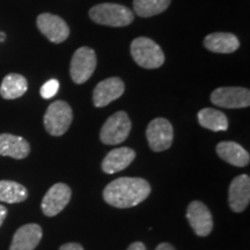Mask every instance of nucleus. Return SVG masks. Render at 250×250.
Returning a JSON list of instances; mask_svg holds the SVG:
<instances>
[{
    "label": "nucleus",
    "instance_id": "f257e3e1",
    "mask_svg": "<svg viewBox=\"0 0 250 250\" xmlns=\"http://www.w3.org/2000/svg\"><path fill=\"white\" fill-rule=\"evenodd\" d=\"M151 193V186L140 177H121L108 184L103 190L107 204L118 208H129L145 201Z\"/></svg>",
    "mask_w": 250,
    "mask_h": 250
},
{
    "label": "nucleus",
    "instance_id": "f03ea898",
    "mask_svg": "<svg viewBox=\"0 0 250 250\" xmlns=\"http://www.w3.org/2000/svg\"><path fill=\"white\" fill-rule=\"evenodd\" d=\"M89 17L95 23L108 27H125L132 23L134 14L126 6L120 4H99L89 9Z\"/></svg>",
    "mask_w": 250,
    "mask_h": 250
},
{
    "label": "nucleus",
    "instance_id": "7ed1b4c3",
    "mask_svg": "<svg viewBox=\"0 0 250 250\" xmlns=\"http://www.w3.org/2000/svg\"><path fill=\"white\" fill-rule=\"evenodd\" d=\"M133 61L144 68H158L164 65L165 55L160 45L148 37H138L131 43Z\"/></svg>",
    "mask_w": 250,
    "mask_h": 250
},
{
    "label": "nucleus",
    "instance_id": "20e7f679",
    "mask_svg": "<svg viewBox=\"0 0 250 250\" xmlns=\"http://www.w3.org/2000/svg\"><path fill=\"white\" fill-rule=\"evenodd\" d=\"M73 120V114L70 104L65 101H55L46 109L44 118V126L51 136H62L70 127Z\"/></svg>",
    "mask_w": 250,
    "mask_h": 250
},
{
    "label": "nucleus",
    "instance_id": "39448f33",
    "mask_svg": "<svg viewBox=\"0 0 250 250\" xmlns=\"http://www.w3.org/2000/svg\"><path fill=\"white\" fill-rule=\"evenodd\" d=\"M131 131V121L125 111H117L103 124L100 139L105 145H117L123 143L129 137Z\"/></svg>",
    "mask_w": 250,
    "mask_h": 250
},
{
    "label": "nucleus",
    "instance_id": "423d86ee",
    "mask_svg": "<svg viewBox=\"0 0 250 250\" xmlns=\"http://www.w3.org/2000/svg\"><path fill=\"white\" fill-rule=\"evenodd\" d=\"M96 68V54L88 46H81L74 52L71 61L70 74L78 85L85 83Z\"/></svg>",
    "mask_w": 250,
    "mask_h": 250
},
{
    "label": "nucleus",
    "instance_id": "0eeeda50",
    "mask_svg": "<svg viewBox=\"0 0 250 250\" xmlns=\"http://www.w3.org/2000/svg\"><path fill=\"white\" fill-rule=\"evenodd\" d=\"M146 137L149 148L154 152H162L168 149L173 144L174 130L170 122L159 117L153 120L146 129Z\"/></svg>",
    "mask_w": 250,
    "mask_h": 250
},
{
    "label": "nucleus",
    "instance_id": "6e6552de",
    "mask_svg": "<svg viewBox=\"0 0 250 250\" xmlns=\"http://www.w3.org/2000/svg\"><path fill=\"white\" fill-rule=\"evenodd\" d=\"M211 102L220 108H247L250 105V92L242 87H221L212 92Z\"/></svg>",
    "mask_w": 250,
    "mask_h": 250
},
{
    "label": "nucleus",
    "instance_id": "1a4fd4ad",
    "mask_svg": "<svg viewBox=\"0 0 250 250\" xmlns=\"http://www.w3.org/2000/svg\"><path fill=\"white\" fill-rule=\"evenodd\" d=\"M71 195L72 191L70 187L65 183H56L43 197L42 204H41L43 213L46 217H55L61 213L70 203Z\"/></svg>",
    "mask_w": 250,
    "mask_h": 250
},
{
    "label": "nucleus",
    "instance_id": "9d476101",
    "mask_svg": "<svg viewBox=\"0 0 250 250\" xmlns=\"http://www.w3.org/2000/svg\"><path fill=\"white\" fill-rule=\"evenodd\" d=\"M37 27L50 42L56 44L62 43L70 36V28L67 23L62 18L54 14L43 13L39 15Z\"/></svg>",
    "mask_w": 250,
    "mask_h": 250
},
{
    "label": "nucleus",
    "instance_id": "9b49d317",
    "mask_svg": "<svg viewBox=\"0 0 250 250\" xmlns=\"http://www.w3.org/2000/svg\"><path fill=\"white\" fill-rule=\"evenodd\" d=\"M187 219L198 236L210 235L213 228V218L204 203L193 201L188 206Z\"/></svg>",
    "mask_w": 250,
    "mask_h": 250
},
{
    "label": "nucleus",
    "instance_id": "f8f14e48",
    "mask_svg": "<svg viewBox=\"0 0 250 250\" xmlns=\"http://www.w3.org/2000/svg\"><path fill=\"white\" fill-rule=\"evenodd\" d=\"M125 89L124 83L117 77L108 78L96 85L93 92L94 105L98 108H103L115 100L120 99L123 95Z\"/></svg>",
    "mask_w": 250,
    "mask_h": 250
},
{
    "label": "nucleus",
    "instance_id": "ddd939ff",
    "mask_svg": "<svg viewBox=\"0 0 250 250\" xmlns=\"http://www.w3.org/2000/svg\"><path fill=\"white\" fill-rule=\"evenodd\" d=\"M250 202V179L243 174L232 181L228 191V203L232 211L240 213L248 208Z\"/></svg>",
    "mask_w": 250,
    "mask_h": 250
},
{
    "label": "nucleus",
    "instance_id": "4468645a",
    "mask_svg": "<svg viewBox=\"0 0 250 250\" xmlns=\"http://www.w3.org/2000/svg\"><path fill=\"white\" fill-rule=\"evenodd\" d=\"M43 236L42 228L37 224L23 225L15 232L9 250H34Z\"/></svg>",
    "mask_w": 250,
    "mask_h": 250
},
{
    "label": "nucleus",
    "instance_id": "2eb2a0df",
    "mask_svg": "<svg viewBox=\"0 0 250 250\" xmlns=\"http://www.w3.org/2000/svg\"><path fill=\"white\" fill-rule=\"evenodd\" d=\"M136 158V152L130 147H120L110 151L103 159L102 170L105 174H116L129 167Z\"/></svg>",
    "mask_w": 250,
    "mask_h": 250
},
{
    "label": "nucleus",
    "instance_id": "dca6fc26",
    "mask_svg": "<svg viewBox=\"0 0 250 250\" xmlns=\"http://www.w3.org/2000/svg\"><path fill=\"white\" fill-rule=\"evenodd\" d=\"M30 145L22 137L14 134H0V155L13 159H24L29 155Z\"/></svg>",
    "mask_w": 250,
    "mask_h": 250
},
{
    "label": "nucleus",
    "instance_id": "f3484780",
    "mask_svg": "<svg viewBox=\"0 0 250 250\" xmlns=\"http://www.w3.org/2000/svg\"><path fill=\"white\" fill-rule=\"evenodd\" d=\"M215 151L224 161L235 167H246L249 165L250 155L248 151L235 142L219 143Z\"/></svg>",
    "mask_w": 250,
    "mask_h": 250
},
{
    "label": "nucleus",
    "instance_id": "a211bd4d",
    "mask_svg": "<svg viewBox=\"0 0 250 250\" xmlns=\"http://www.w3.org/2000/svg\"><path fill=\"white\" fill-rule=\"evenodd\" d=\"M204 46L215 54H232L240 48V41L234 34L213 33L205 37Z\"/></svg>",
    "mask_w": 250,
    "mask_h": 250
},
{
    "label": "nucleus",
    "instance_id": "6ab92c4d",
    "mask_svg": "<svg viewBox=\"0 0 250 250\" xmlns=\"http://www.w3.org/2000/svg\"><path fill=\"white\" fill-rule=\"evenodd\" d=\"M28 89L26 78L18 73H9L4 78L0 86V95L5 100H14L24 95Z\"/></svg>",
    "mask_w": 250,
    "mask_h": 250
},
{
    "label": "nucleus",
    "instance_id": "aec40b11",
    "mask_svg": "<svg viewBox=\"0 0 250 250\" xmlns=\"http://www.w3.org/2000/svg\"><path fill=\"white\" fill-rule=\"evenodd\" d=\"M198 122L205 129L214 131H226L228 129V120L224 112L213 108H204L198 112Z\"/></svg>",
    "mask_w": 250,
    "mask_h": 250
},
{
    "label": "nucleus",
    "instance_id": "412c9836",
    "mask_svg": "<svg viewBox=\"0 0 250 250\" xmlns=\"http://www.w3.org/2000/svg\"><path fill=\"white\" fill-rule=\"evenodd\" d=\"M28 198V190L14 181H0V202L17 204Z\"/></svg>",
    "mask_w": 250,
    "mask_h": 250
},
{
    "label": "nucleus",
    "instance_id": "4be33fe9",
    "mask_svg": "<svg viewBox=\"0 0 250 250\" xmlns=\"http://www.w3.org/2000/svg\"><path fill=\"white\" fill-rule=\"evenodd\" d=\"M171 0H133L134 13L140 18H151L161 14L169 7Z\"/></svg>",
    "mask_w": 250,
    "mask_h": 250
},
{
    "label": "nucleus",
    "instance_id": "5701e85b",
    "mask_svg": "<svg viewBox=\"0 0 250 250\" xmlns=\"http://www.w3.org/2000/svg\"><path fill=\"white\" fill-rule=\"evenodd\" d=\"M58 89H59V81L57 79H51L46 81L44 85L41 87L40 94L43 99L49 100L54 98L56 94H57Z\"/></svg>",
    "mask_w": 250,
    "mask_h": 250
},
{
    "label": "nucleus",
    "instance_id": "b1692460",
    "mask_svg": "<svg viewBox=\"0 0 250 250\" xmlns=\"http://www.w3.org/2000/svg\"><path fill=\"white\" fill-rule=\"evenodd\" d=\"M59 250H83V246L79 245V243L76 242H70V243H65L62 245Z\"/></svg>",
    "mask_w": 250,
    "mask_h": 250
},
{
    "label": "nucleus",
    "instance_id": "393cba45",
    "mask_svg": "<svg viewBox=\"0 0 250 250\" xmlns=\"http://www.w3.org/2000/svg\"><path fill=\"white\" fill-rule=\"evenodd\" d=\"M127 250H146V247L143 242H133L132 245L129 246Z\"/></svg>",
    "mask_w": 250,
    "mask_h": 250
},
{
    "label": "nucleus",
    "instance_id": "a878e982",
    "mask_svg": "<svg viewBox=\"0 0 250 250\" xmlns=\"http://www.w3.org/2000/svg\"><path fill=\"white\" fill-rule=\"evenodd\" d=\"M6 215H7V208H6L4 205H0V227L4 224Z\"/></svg>",
    "mask_w": 250,
    "mask_h": 250
},
{
    "label": "nucleus",
    "instance_id": "bb28decb",
    "mask_svg": "<svg viewBox=\"0 0 250 250\" xmlns=\"http://www.w3.org/2000/svg\"><path fill=\"white\" fill-rule=\"evenodd\" d=\"M155 250H176V249H175L170 243L164 242V243H160V245L156 247Z\"/></svg>",
    "mask_w": 250,
    "mask_h": 250
},
{
    "label": "nucleus",
    "instance_id": "cd10ccee",
    "mask_svg": "<svg viewBox=\"0 0 250 250\" xmlns=\"http://www.w3.org/2000/svg\"><path fill=\"white\" fill-rule=\"evenodd\" d=\"M6 39V35L4 33H0V42H2V41H5Z\"/></svg>",
    "mask_w": 250,
    "mask_h": 250
}]
</instances>
